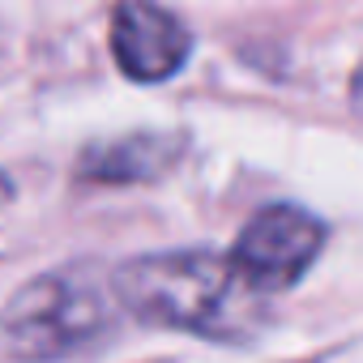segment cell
<instances>
[{
	"instance_id": "6da1fadb",
	"label": "cell",
	"mask_w": 363,
	"mask_h": 363,
	"mask_svg": "<svg viewBox=\"0 0 363 363\" xmlns=\"http://www.w3.org/2000/svg\"><path fill=\"white\" fill-rule=\"evenodd\" d=\"M116 299L133 316L201 337H244L261 308V291L244 282L218 252H154L116 274Z\"/></svg>"
},
{
	"instance_id": "7a4b0ae2",
	"label": "cell",
	"mask_w": 363,
	"mask_h": 363,
	"mask_svg": "<svg viewBox=\"0 0 363 363\" xmlns=\"http://www.w3.org/2000/svg\"><path fill=\"white\" fill-rule=\"evenodd\" d=\"M111 291L86 269H52L26 282L0 312V354L13 363H52L86 350L111 325Z\"/></svg>"
},
{
	"instance_id": "3957f363",
	"label": "cell",
	"mask_w": 363,
	"mask_h": 363,
	"mask_svg": "<svg viewBox=\"0 0 363 363\" xmlns=\"http://www.w3.org/2000/svg\"><path fill=\"white\" fill-rule=\"evenodd\" d=\"M325 248V223L299 206H265L240 231L231 261L244 282L261 295L295 286Z\"/></svg>"
},
{
	"instance_id": "277c9868",
	"label": "cell",
	"mask_w": 363,
	"mask_h": 363,
	"mask_svg": "<svg viewBox=\"0 0 363 363\" xmlns=\"http://www.w3.org/2000/svg\"><path fill=\"white\" fill-rule=\"evenodd\" d=\"M111 52L124 77L167 82L184 69L193 35L171 9L154 5V0H124L111 13Z\"/></svg>"
},
{
	"instance_id": "5b68a950",
	"label": "cell",
	"mask_w": 363,
	"mask_h": 363,
	"mask_svg": "<svg viewBox=\"0 0 363 363\" xmlns=\"http://www.w3.org/2000/svg\"><path fill=\"white\" fill-rule=\"evenodd\" d=\"M167 162H171V145L167 141H158V137H128V141H116L107 150L86 154L82 167L94 179H145V175H158Z\"/></svg>"
}]
</instances>
